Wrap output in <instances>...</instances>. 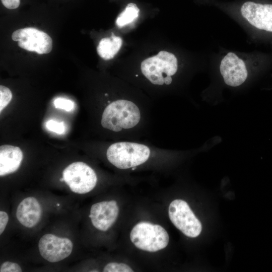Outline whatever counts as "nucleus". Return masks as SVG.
I'll list each match as a JSON object with an SVG mask.
<instances>
[{"instance_id": "obj_1", "label": "nucleus", "mask_w": 272, "mask_h": 272, "mask_svg": "<svg viewBox=\"0 0 272 272\" xmlns=\"http://www.w3.org/2000/svg\"><path fill=\"white\" fill-rule=\"evenodd\" d=\"M159 149L139 140H127L111 144L106 155L108 161L117 168L133 171L156 155Z\"/></svg>"}, {"instance_id": "obj_2", "label": "nucleus", "mask_w": 272, "mask_h": 272, "mask_svg": "<svg viewBox=\"0 0 272 272\" xmlns=\"http://www.w3.org/2000/svg\"><path fill=\"white\" fill-rule=\"evenodd\" d=\"M177 59L172 53L162 50L157 55L149 57L141 63L143 75L155 85H169L172 77L177 72Z\"/></svg>"}, {"instance_id": "obj_3", "label": "nucleus", "mask_w": 272, "mask_h": 272, "mask_svg": "<svg viewBox=\"0 0 272 272\" xmlns=\"http://www.w3.org/2000/svg\"><path fill=\"white\" fill-rule=\"evenodd\" d=\"M130 239L138 248L151 252L165 248L169 240L168 233L161 226L146 222L133 227Z\"/></svg>"}, {"instance_id": "obj_4", "label": "nucleus", "mask_w": 272, "mask_h": 272, "mask_svg": "<svg viewBox=\"0 0 272 272\" xmlns=\"http://www.w3.org/2000/svg\"><path fill=\"white\" fill-rule=\"evenodd\" d=\"M64 182L74 192L85 194L96 186L97 177L94 170L82 162H74L62 172Z\"/></svg>"}, {"instance_id": "obj_5", "label": "nucleus", "mask_w": 272, "mask_h": 272, "mask_svg": "<svg viewBox=\"0 0 272 272\" xmlns=\"http://www.w3.org/2000/svg\"><path fill=\"white\" fill-rule=\"evenodd\" d=\"M168 215L173 224L186 236L194 238L201 233L200 222L184 200H173L169 206Z\"/></svg>"}, {"instance_id": "obj_6", "label": "nucleus", "mask_w": 272, "mask_h": 272, "mask_svg": "<svg viewBox=\"0 0 272 272\" xmlns=\"http://www.w3.org/2000/svg\"><path fill=\"white\" fill-rule=\"evenodd\" d=\"M22 48L38 54L50 52L52 48L51 38L46 33L34 28H25L14 31L12 35Z\"/></svg>"}, {"instance_id": "obj_7", "label": "nucleus", "mask_w": 272, "mask_h": 272, "mask_svg": "<svg viewBox=\"0 0 272 272\" xmlns=\"http://www.w3.org/2000/svg\"><path fill=\"white\" fill-rule=\"evenodd\" d=\"M73 244L67 238L51 234L44 235L39 240L38 248L41 256L50 262L60 261L70 256Z\"/></svg>"}, {"instance_id": "obj_8", "label": "nucleus", "mask_w": 272, "mask_h": 272, "mask_svg": "<svg viewBox=\"0 0 272 272\" xmlns=\"http://www.w3.org/2000/svg\"><path fill=\"white\" fill-rule=\"evenodd\" d=\"M242 17L257 29L272 33V4L246 2L242 5Z\"/></svg>"}, {"instance_id": "obj_9", "label": "nucleus", "mask_w": 272, "mask_h": 272, "mask_svg": "<svg viewBox=\"0 0 272 272\" xmlns=\"http://www.w3.org/2000/svg\"><path fill=\"white\" fill-rule=\"evenodd\" d=\"M220 71L225 83L231 87L240 86L248 76L245 62L233 52H229L222 59Z\"/></svg>"}, {"instance_id": "obj_10", "label": "nucleus", "mask_w": 272, "mask_h": 272, "mask_svg": "<svg viewBox=\"0 0 272 272\" xmlns=\"http://www.w3.org/2000/svg\"><path fill=\"white\" fill-rule=\"evenodd\" d=\"M118 213L119 208L115 200L104 201L92 206L89 217L94 227L106 231L114 223Z\"/></svg>"}, {"instance_id": "obj_11", "label": "nucleus", "mask_w": 272, "mask_h": 272, "mask_svg": "<svg viewBox=\"0 0 272 272\" xmlns=\"http://www.w3.org/2000/svg\"><path fill=\"white\" fill-rule=\"evenodd\" d=\"M42 214V208L37 199L34 197H28L18 205L16 217L22 225L32 228L39 222Z\"/></svg>"}, {"instance_id": "obj_12", "label": "nucleus", "mask_w": 272, "mask_h": 272, "mask_svg": "<svg viewBox=\"0 0 272 272\" xmlns=\"http://www.w3.org/2000/svg\"><path fill=\"white\" fill-rule=\"evenodd\" d=\"M23 158L20 148L10 145L0 147V176H3L16 171Z\"/></svg>"}, {"instance_id": "obj_13", "label": "nucleus", "mask_w": 272, "mask_h": 272, "mask_svg": "<svg viewBox=\"0 0 272 272\" xmlns=\"http://www.w3.org/2000/svg\"><path fill=\"white\" fill-rule=\"evenodd\" d=\"M122 43L121 38L112 33L110 38H104L100 40L97 48L98 54L105 60L112 59L120 49Z\"/></svg>"}, {"instance_id": "obj_14", "label": "nucleus", "mask_w": 272, "mask_h": 272, "mask_svg": "<svg viewBox=\"0 0 272 272\" xmlns=\"http://www.w3.org/2000/svg\"><path fill=\"white\" fill-rule=\"evenodd\" d=\"M140 10L133 3H129L121 12L116 20V25L121 28L132 23L139 15Z\"/></svg>"}, {"instance_id": "obj_15", "label": "nucleus", "mask_w": 272, "mask_h": 272, "mask_svg": "<svg viewBox=\"0 0 272 272\" xmlns=\"http://www.w3.org/2000/svg\"><path fill=\"white\" fill-rule=\"evenodd\" d=\"M104 272H133L128 265L123 263L110 262L104 267Z\"/></svg>"}, {"instance_id": "obj_16", "label": "nucleus", "mask_w": 272, "mask_h": 272, "mask_svg": "<svg viewBox=\"0 0 272 272\" xmlns=\"http://www.w3.org/2000/svg\"><path fill=\"white\" fill-rule=\"evenodd\" d=\"M12 98L10 90L4 86H0V112L8 105Z\"/></svg>"}, {"instance_id": "obj_17", "label": "nucleus", "mask_w": 272, "mask_h": 272, "mask_svg": "<svg viewBox=\"0 0 272 272\" xmlns=\"http://www.w3.org/2000/svg\"><path fill=\"white\" fill-rule=\"evenodd\" d=\"M54 105L56 108L71 111L74 109L75 103L70 99L59 97L54 100Z\"/></svg>"}, {"instance_id": "obj_18", "label": "nucleus", "mask_w": 272, "mask_h": 272, "mask_svg": "<svg viewBox=\"0 0 272 272\" xmlns=\"http://www.w3.org/2000/svg\"><path fill=\"white\" fill-rule=\"evenodd\" d=\"M46 127L49 130L57 134H62L65 130V126L63 121L58 122L52 119L46 122Z\"/></svg>"}, {"instance_id": "obj_19", "label": "nucleus", "mask_w": 272, "mask_h": 272, "mask_svg": "<svg viewBox=\"0 0 272 272\" xmlns=\"http://www.w3.org/2000/svg\"><path fill=\"white\" fill-rule=\"evenodd\" d=\"M1 272H21L20 266L15 262L6 261L2 263L0 267Z\"/></svg>"}, {"instance_id": "obj_20", "label": "nucleus", "mask_w": 272, "mask_h": 272, "mask_svg": "<svg viewBox=\"0 0 272 272\" xmlns=\"http://www.w3.org/2000/svg\"><path fill=\"white\" fill-rule=\"evenodd\" d=\"M9 221V216L7 213L4 211L0 212V234L5 230Z\"/></svg>"}, {"instance_id": "obj_21", "label": "nucleus", "mask_w": 272, "mask_h": 272, "mask_svg": "<svg viewBox=\"0 0 272 272\" xmlns=\"http://www.w3.org/2000/svg\"><path fill=\"white\" fill-rule=\"evenodd\" d=\"M3 5L9 9H15L20 5V0H1Z\"/></svg>"}, {"instance_id": "obj_22", "label": "nucleus", "mask_w": 272, "mask_h": 272, "mask_svg": "<svg viewBox=\"0 0 272 272\" xmlns=\"http://www.w3.org/2000/svg\"><path fill=\"white\" fill-rule=\"evenodd\" d=\"M60 181L61 182L64 181L63 178L62 177V178H60Z\"/></svg>"}, {"instance_id": "obj_23", "label": "nucleus", "mask_w": 272, "mask_h": 272, "mask_svg": "<svg viewBox=\"0 0 272 272\" xmlns=\"http://www.w3.org/2000/svg\"><path fill=\"white\" fill-rule=\"evenodd\" d=\"M59 206V204H57V206Z\"/></svg>"}]
</instances>
